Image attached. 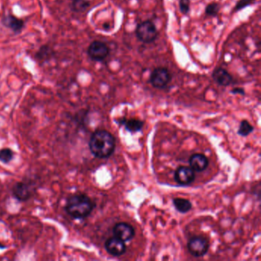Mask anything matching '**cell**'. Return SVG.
I'll return each mask as SVG.
<instances>
[{
  "label": "cell",
  "instance_id": "1",
  "mask_svg": "<svg viewBox=\"0 0 261 261\" xmlns=\"http://www.w3.org/2000/svg\"><path fill=\"white\" fill-rule=\"evenodd\" d=\"M115 146L114 136L104 130L95 131L89 142L90 152L96 158H105L110 156L114 152Z\"/></svg>",
  "mask_w": 261,
  "mask_h": 261
},
{
  "label": "cell",
  "instance_id": "2",
  "mask_svg": "<svg viewBox=\"0 0 261 261\" xmlns=\"http://www.w3.org/2000/svg\"><path fill=\"white\" fill-rule=\"evenodd\" d=\"M94 206V203L88 196L84 194H76L70 196L67 200L66 210L73 218L84 219L92 214Z\"/></svg>",
  "mask_w": 261,
  "mask_h": 261
},
{
  "label": "cell",
  "instance_id": "3",
  "mask_svg": "<svg viewBox=\"0 0 261 261\" xmlns=\"http://www.w3.org/2000/svg\"><path fill=\"white\" fill-rule=\"evenodd\" d=\"M158 30L155 24L150 20L140 23L136 28V38L145 44L154 42L158 37Z\"/></svg>",
  "mask_w": 261,
  "mask_h": 261
},
{
  "label": "cell",
  "instance_id": "4",
  "mask_svg": "<svg viewBox=\"0 0 261 261\" xmlns=\"http://www.w3.org/2000/svg\"><path fill=\"white\" fill-rule=\"evenodd\" d=\"M171 80V73L166 68H156L150 76V82L154 88L157 89L165 88Z\"/></svg>",
  "mask_w": 261,
  "mask_h": 261
},
{
  "label": "cell",
  "instance_id": "5",
  "mask_svg": "<svg viewBox=\"0 0 261 261\" xmlns=\"http://www.w3.org/2000/svg\"><path fill=\"white\" fill-rule=\"evenodd\" d=\"M188 252L196 258H202L208 252L209 242L206 238L194 236L188 240L187 244Z\"/></svg>",
  "mask_w": 261,
  "mask_h": 261
},
{
  "label": "cell",
  "instance_id": "6",
  "mask_svg": "<svg viewBox=\"0 0 261 261\" xmlns=\"http://www.w3.org/2000/svg\"><path fill=\"white\" fill-rule=\"evenodd\" d=\"M109 54V47L103 42H93L88 48V54L92 60L95 62H103L108 57Z\"/></svg>",
  "mask_w": 261,
  "mask_h": 261
},
{
  "label": "cell",
  "instance_id": "7",
  "mask_svg": "<svg viewBox=\"0 0 261 261\" xmlns=\"http://www.w3.org/2000/svg\"><path fill=\"white\" fill-rule=\"evenodd\" d=\"M113 234L114 237L126 242L134 238L135 236V230L129 224L126 222H119L113 228Z\"/></svg>",
  "mask_w": 261,
  "mask_h": 261
},
{
  "label": "cell",
  "instance_id": "8",
  "mask_svg": "<svg viewBox=\"0 0 261 261\" xmlns=\"http://www.w3.org/2000/svg\"><path fill=\"white\" fill-rule=\"evenodd\" d=\"M174 178L178 184L186 186L194 182L196 176L194 171L190 167L182 166L176 170Z\"/></svg>",
  "mask_w": 261,
  "mask_h": 261
},
{
  "label": "cell",
  "instance_id": "9",
  "mask_svg": "<svg viewBox=\"0 0 261 261\" xmlns=\"http://www.w3.org/2000/svg\"><path fill=\"white\" fill-rule=\"evenodd\" d=\"M105 249L112 256H120L126 252V246L124 242L114 236L105 242Z\"/></svg>",
  "mask_w": 261,
  "mask_h": 261
},
{
  "label": "cell",
  "instance_id": "10",
  "mask_svg": "<svg viewBox=\"0 0 261 261\" xmlns=\"http://www.w3.org/2000/svg\"><path fill=\"white\" fill-rule=\"evenodd\" d=\"M208 158L202 154H193L190 158V168L194 172L204 171L208 166Z\"/></svg>",
  "mask_w": 261,
  "mask_h": 261
},
{
  "label": "cell",
  "instance_id": "11",
  "mask_svg": "<svg viewBox=\"0 0 261 261\" xmlns=\"http://www.w3.org/2000/svg\"><path fill=\"white\" fill-rule=\"evenodd\" d=\"M214 82L222 86H228L233 82L232 74L223 68H216L212 73Z\"/></svg>",
  "mask_w": 261,
  "mask_h": 261
},
{
  "label": "cell",
  "instance_id": "12",
  "mask_svg": "<svg viewBox=\"0 0 261 261\" xmlns=\"http://www.w3.org/2000/svg\"><path fill=\"white\" fill-rule=\"evenodd\" d=\"M2 24L14 33H20L24 28V21L12 15H7L2 18Z\"/></svg>",
  "mask_w": 261,
  "mask_h": 261
},
{
  "label": "cell",
  "instance_id": "13",
  "mask_svg": "<svg viewBox=\"0 0 261 261\" xmlns=\"http://www.w3.org/2000/svg\"><path fill=\"white\" fill-rule=\"evenodd\" d=\"M12 192L17 200L26 201L31 197L32 188L26 183L18 182L14 186Z\"/></svg>",
  "mask_w": 261,
  "mask_h": 261
},
{
  "label": "cell",
  "instance_id": "14",
  "mask_svg": "<svg viewBox=\"0 0 261 261\" xmlns=\"http://www.w3.org/2000/svg\"><path fill=\"white\" fill-rule=\"evenodd\" d=\"M120 124L124 125L126 128V130L129 132L135 134V132H139L144 128V122L138 119H126L124 118L120 120Z\"/></svg>",
  "mask_w": 261,
  "mask_h": 261
},
{
  "label": "cell",
  "instance_id": "15",
  "mask_svg": "<svg viewBox=\"0 0 261 261\" xmlns=\"http://www.w3.org/2000/svg\"><path fill=\"white\" fill-rule=\"evenodd\" d=\"M173 206L176 208L178 212L186 213L188 212L192 208V204L190 200H186V198H176L172 201Z\"/></svg>",
  "mask_w": 261,
  "mask_h": 261
},
{
  "label": "cell",
  "instance_id": "16",
  "mask_svg": "<svg viewBox=\"0 0 261 261\" xmlns=\"http://www.w3.org/2000/svg\"><path fill=\"white\" fill-rule=\"evenodd\" d=\"M254 130V128L252 126L250 122H248L246 120H243L240 122L238 134L242 136H248L249 134L253 132Z\"/></svg>",
  "mask_w": 261,
  "mask_h": 261
},
{
  "label": "cell",
  "instance_id": "17",
  "mask_svg": "<svg viewBox=\"0 0 261 261\" xmlns=\"http://www.w3.org/2000/svg\"><path fill=\"white\" fill-rule=\"evenodd\" d=\"M90 6L88 0H73L72 4V10L76 12H83Z\"/></svg>",
  "mask_w": 261,
  "mask_h": 261
},
{
  "label": "cell",
  "instance_id": "18",
  "mask_svg": "<svg viewBox=\"0 0 261 261\" xmlns=\"http://www.w3.org/2000/svg\"><path fill=\"white\" fill-rule=\"evenodd\" d=\"M220 8V5L217 2H210L206 7L204 14L206 16L216 17L218 15Z\"/></svg>",
  "mask_w": 261,
  "mask_h": 261
},
{
  "label": "cell",
  "instance_id": "19",
  "mask_svg": "<svg viewBox=\"0 0 261 261\" xmlns=\"http://www.w3.org/2000/svg\"><path fill=\"white\" fill-rule=\"evenodd\" d=\"M14 152L10 148H2L0 150V161L8 164L14 158Z\"/></svg>",
  "mask_w": 261,
  "mask_h": 261
},
{
  "label": "cell",
  "instance_id": "20",
  "mask_svg": "<svg viewBox=\"0 0 261 261\" xmlns=\"http://www.w3.org/2000/svg\"><path fill=\"white\" fill-rule=\"evenodd\" d=\"M52 56V49L48 46H42L36 54V57L40 60H47Z\"/></svg>",
  "mask_w": 261,
  "mask_h": 261
},
{
  "label": "cell",
  "instance_id": "21",
  "mask_svg": "<svg viewBox=\"0 0 261 261\" xmlns=\"http://www.w3.org/2000/svg\"><path fill=\"white\" fill-rule=\"evenodd\" d=\"M191 2L190 0H180V10L183 15H188Z\"/></svg>",
  "mask_w": 261,
  "mask_h": 261
},
{
  "label": "cell",
  "instance_id": "22",
  "mask_svg": "<svg viewBox=\"0 0 261 261\" xmlns=\"http://www.w3.org/2000/svg\"><path fill=\"white\" fill-rule=\"evenodd\" d=\"M255 0H239L237 4L234 6V12H238L246 7L252 6V4H254Z\"/></svg>",
  "mask_w": 261,
  "mask_h": 261
},
{
  "label": "cell",
  "instance_id": "23",
  "mask_svg": "<svg viewBox=\"0 0 261 261\" xmlns=\"http://www.w3.org/2000/svg\"><path fill=\"white\" fill-rule=\"evenodd\" d=\"M232 93L234 94H240V95H244L245 92L243 88H234L233 90H232Z\"/></svg>",
  "mask_w": 261,
  "mask_h": 261
}]
</instances>
